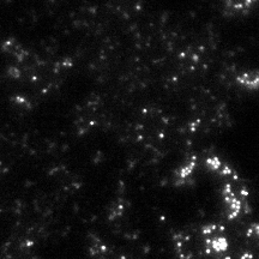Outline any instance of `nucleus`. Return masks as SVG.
<instances>
[{
	"label": "nucleus",
	"mask_w": 259,
	"mask_h": 259,
	"mask_svg": "<svg viewBox=\"0 0 259 259\" xmlns=\"http://www.w3.org/2000/svg\"><path fill=\"white\" fill-rule=\"evenodd\" d=\"M225 2L228 8L234 10H241L250 6L253 3V0H225Z\"/></svg>",
	"instance_id": "2"
},
{
	"label": "nucleus",
	"mask_w": 259,
	"mask_h": 259,
	"mask_svg": "<svg viewBox=\"0 0 259 259\" xmlns=\"http://www.w3.org/2000/svg\"><path fill=\"white\" fill-rule=\"evenodd\" d=\"M238 82L240 85L247 89L259 88V73L255 72H244L238 77Z\"/></svg>",
	"instance_id": "1"
}]
</instances>
